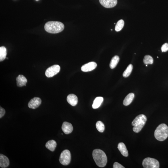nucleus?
<instances>
[{
    "mask_svg": "<svg viewBox=\"0 0 168 168\" xmlns=\"http://www.w3.org/2000/svg\"><path fill=\"white\" fill-rule=\"evenodd\" d=\"M97 66V64L94 62H91L84 64L81 68V70L84 72H87L92 71L95 69Z\"/></svg>",
    "mask_w": 168,
    "mask_h": 168,
    "instance_id": "nucleus-10",
    "label": "nucleus"
},
{
    "mask_svg": "<svg viewBox=\"0 0 168 168\" xmlns=\"http://www.w3.org/2000/svg\"><path fill=\"white\" fill-rule=\"evenodd\" d=\"M99 1L102 6L107 8H112L117 3V0H99Z\"/></svg>",
    "mask_w": 168,
    "mask_h": 168,
    "instance_id": "nucleus-8",
    "label": "nucleus"
},
{
    "mask_svg": "<svg viewBox=\"0 0 168 168\" xmlns=\"http://www.w3.org/2000/svg\"><path fill=\"white\" fill-rule=\"evenodd\" d=\"M118 148L121 154L125 157L128 156V151L125 144L123 143H120L118 145Z\"/></svg>",
    "mask_w": 168,
    "mask_h": 168,
    "instance_id": "nucleus-15",
    "label": "nucleus"
},
{
    "mask_svg": "<svg viewBox=\"0 0 168 168\" xmlns=\"http://www.w3.org/2000/svg\"><path fill=\"white\" fill-rule=\"evenodd\" d=\"M5 113V109L1 106L0 108V118H1L4 116Z\"/></svg>",
    "mask_w": 168,
    "mask_h": 168,
    "instance_id": "nucleus-27",
    "label": "nucleus"
},
{
    "mask_svg": "<svg viewBox=\"0 0 168 168\" xmlns=\"http://www.w3.org/2000/svg\"><path fill=\"white\" fill-rule=\"evenodd\" d=\"M71 155L69 150H64L61 154L59 158V161L62 165H69L71 161Z\"/></svg>",
    "mask_w": 168,
    "mask_h": 168,
    "instance_id": "nucleus-6",
    "label": "nucleus"
},
{
    "mask_svg": "<svg viewBox=\"0 0 168 168\" xmlns=\"http://www.w3.org/2000/svg\"><path fill=\"white\" fill-rule=\"evenodd\" d=\"M142 165L144 168H159V163L158 160L150 158L145 159L143 161Z\"/></svg>",
    "mask_w": 168,
    "mask_h": 168,
    "instance_id": "nucleus-5",
    "label": "nucleus"
},
{
    "mask_svg": "<svg viewBox=\"0 0 168 168\" xmlns=\"http://www.w3.org/2000/svg\"><path fill=\"white\" fill-rule=\"evenodd\" d=\"M133 66L131 64H129L127 69L124 71L123 74V76L125 78H127L131 75L132 71Z\"/></svg>",
    "mask_w": 168,
    "mask_h": 168,
    "instance_id": "nucleus-21",
    "label": "nucleus"
},
{
    "mask_svg": "<svg viewBox=\"0 0 168 168\" xmlns=\"http://www.w3.org/2000/svg\"><path fill=\"white\" fill-rule=\"evenodd\" d=\"M104 101V98L102 97H97L95 99L92 105V108L94 109H96L99 107L102 103Z\"/></svg>",
    "mask_w": 168,
    "mask_h": 168,
    "instance_id": "nucleus-18",
    "label": "nucleus"
},
{
    "mask_svg": "<svg viewBox=\"0 0 168 168\" xmlns=\"http://www.w3.org/2000/svg\"><path fill=\"white\" fill-rule=\"evenodd\" d=\"M143 62L146 64H152L154 62V60L151 56L146 55L144 57Z\"/></svg>",
    "mask_w": 168,
    "mask_h": 168,
    "instance_id": "nucleus-23",
    "label": "nucleus"
},
{
    "mask_svg": "<svg viewBox=\"0 0 168 168\" xmlns=\"http://www.w3.org/2000/svg\"><path fill=\"white\" fill-rule=\"evenodd\" d=\"M60 69L58 65H54L47 68L45 71V75L48 78L52 77L59 73Z\"/></svg>",
    "mask_w": 168,
    "mask_h": 168,
    "instance_id": "nucleus-7",
    "label": "nucleus"
},
{
    "mask_svg": "<svg viewBox=\"0 0 168 168\" xmlns=\"http://www.w3.org/2000/svg\"><path fill=\"white\" fill-rule=\"evenodd\" d=\"M113 168H125V167L121 165L120 164L117 162H115L113 165Z\"/></svg>",
    "mask_w": 168,
    "mask_h": 168,
    "instance_id": "nucleus-26",
    "label": "nucleus"
},
{
    "mask_svg": "<svg viewBox=\"0 0 168 168\" xmlns=\"http://www.w3.org/2000/svg\"><path fill=\"white\" fill-rule=\"evenodd\" d=\"M135 97V95L132 93L129 94L124 99L123 104L125 106H127L131 104Z\"/></svg>",
    "mask_w": 168,
    "mask_h": 168,
    "instance_id": "nucleus-16",
    "label": "nucleus"
},
{
    "mask_svg": "<svg viewBox=\"0 0 168 168\" xmlns=\"http://www.w3.org/2000/svg\"><path fill=\"white\" fill-rule=\"evenodd\" d=\"M37 1H38V0H37Z\"/></svg>",
    "mask_w": 168,
    "mask_h": 168,
    "instance_id": "nucleus-28",
    "label": "nucleus"
},
{
    "mask_svg": "<svg viewBox=\"0 0 168 168\" xmlns=\"http://www.w3.org/2000/svg\"><path fill=\"white\" fill-rule=\"evenodd\" d=\"M93 158L96 165L100 167H105L107 163V158L104 152L100 150H94L93 152Z\"/></svg>",
    "mask_w": 168,
    "mask_h": 168,
    "instance_id": "nucleus-1",
    "label": "nucleus"
},
{
    "mask_svg": "<svg viewBox=\"0 0 168 168\" xmlns=\"http://www.w3.org/2000/svg\"><path fill=\"white\" fill-rule=\"evenodd\" d=\"M124 22L123 20H121L118 21L115 26V30L117 32H119L124 27Z\"/></svg>",
    "mask_w": 168,
    "mask_h": 168,
    "instance_id": "nucleus-22",
    "label": "nucleus"
},
{
    "mask_svg": "<svg viewBox=\"0 0 168 168\" xmlns=\"http://www.w3.org/2000/svg\"><path fill=\"white\" fill-rule=\"evenodd\" d=\"M56 146V141L53 140H49L45 144L46 147L52 152L55 150Z\"/></svg>",
    "mask_w": 168,
    "mask_h": 168,
    "instance_id": "nucleus-17",
    "label": "nucleus"
},
{
    "mask_svg": "<svg viewBox=\"0 0 168 168\" xmlns=\"http://www.w3.org/2000/svg\"><path fill=\"white\" fill-rule=\"evenodd\" d=\"M96 127L98 130L100 132H103L105 130V126L100 121H98L96 123Z\"/></svg>",
    "mask_w": 168,
    "mask_h": 168,
    "instance_id": "nucleus-24",
    "label": "nucleus"
},
{
    "mask_svg": "<svg viewBox=\"0 0 168 168\" xmlns=\"http://www.w3.org/2000/svg\"><path fill=\"white\" fill-rule=\"evenodd\" d=\"M67 100L68 104L72 106H75L77 104L78 99L77 96L74 94H70L68 95Z\"/></svg>",
    "mask_w": 168,
    "mask_h": 168,
    "instance_id": "nucleus-13",
    "label": "nucleus"
},
{
    "mask_svg": "<svg viewBox=\"0 0 168 168\" xmlns=\"http://www.w3.org/2000/svg\"><path fill=\"white\" fill-rule=\"evenodd\" d=\"M147 120L146 116L140 114L136 117L132 122V125L133 126V131L135 133H139L142 129Z\"/></svg>",
    "mask_w": 168,
    "mask_h": 168,
    "instance_id": "nucleus-4",
    "label": "nucleus"
},
{
    "mask_svg": "<svg viewBox=\"0 0 168 168\" xmlns=\"http://www.w3.org/2000/svg\"><path fill=\"white\" fill-rule=\"evenodd\" d=\"M17 86L18 87L26 86L27 80L25 76L22 75H19L16 78Z\"/></svg>",
    "mask_w": 168,
    "mask_h": 168,
    "instance_id": "nucleus-14",
    "label": "nucleus"
},
{
    "mask_svg": "<svg viewBox=\"0 0 168 168\" xmlns=\"http://www.w3.org/2000/svg\"><path fill=\"white\" fill-rule=\"evenodd\" d=\"M62 129L64 133L67 135L72 132L73 128L71 123L67 122H64L62 126Z\"/></svg>",
    "mask_w": 168,
    "mask_h": 168,
    "instance_id": "nucleus-11",
    "label": "nucleus"
},
{
    "mask_svg": "<svg viewBox=\"0 0 168 168\" xmlns=\"http://www.w3.org/2000/svg\"><path fill=\"white\" fill-rule=\"evenodd\" d=\"M9 165V161L8 158L2 154H0V167L5 168Z\"/></svg>",
    "mask_w": 168,
    "mask_h": 168,
    "instance_id": "nucleus-12",
    "label": "nucleus"
},
{
    "mask_svg": "<svg viewBox=\"0 0 168 168\" xmlns=\"http://www.w3.org/2000/svg\"><path fill=\"white\" fill-rule=\"evenodd\" d=\"M162 52H166L168 51V43H165L161 47Z\"/></svg>",
    "mask_w": 168,
    "mask_h": 168,
    "instance_id": "nucleus-25",
    "label": "nucleus"
},
{
    "mask_svg": "<svg viewBox=\"0 0 168 168\" xmlns=\"http://www.w3.org/2000/svg\"><path fill=\"white\" fill-rule=\"evenodd\" d=\"M7 55V50L4 47H0V61L4 60L6 58Z\"/></svg>",
    "mask_w": 168,
    "mask_h": 168,
    "instance_id": "nucleus-20",
    "label": "nucleus"
},
{
    "mask_svg": "<svg viewBox=\"0 0 168 168\" xmlns=\"http://www.w3.org/2000/svg\"><path fill=\"white\" fill-rule=\"evenodd\" d=\"M120 60V58L119 56H114L112 58L110 64V67L111 69H113L115 68Z\"/></svg>",
    "mask_w": 168,
    "mask_h": 168,
    "instance_id": "nucleus-19",
    "label": "nucleus"
},
{
    "mask_svg": "<svg viewBox=\"0 0 168 168\" xmlns=\"http://www.w3.org/2000/svg\"><path fill=\"white\" fill-rule=\"evenodd\" d=\"M154 135L157 140L160 141L165 140L168 137L167 126L165 124L160 125L156 129Z\"/></svg>",
    "mask_w": 168,
    "mask_h": 168,
    "instance_id": "nucleus-3",
    "label": "nucleus"
},
{
    "mask_svg": "<svg viewBox=\"0 0 168 168\" xmlns=\"http://www.w3.org/2000/svg\"><path fill=\"white\" fill-rule=\"evenodd\" d=\"M41 103V100L40 98L39 97H34L29 102L28 104L29 108L35 109L40 106Z\"/></svg>",
    "mask_w": 168,
    "mask_h": 168,
    "instance_id": "nucleus-9",
    "label": "nucleus"
},
{
    "mask_svg": "<svg viewBox=\"0 0 168 168\" xmlns=\"http://www.w3.org/2000/svg\"><path fill=\"white\" fill-rule=\"evenodd\" d=\"M44 28L48 33H57L63 31L64 28V24L60 22L49 21L46 23Z\"/></svg>",
    "mask_w": 168,
    "mask_h": 168,
    "instance_id": "nucleus-2",
    "label": "nucleus"
}]
</instances>
